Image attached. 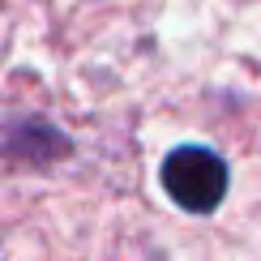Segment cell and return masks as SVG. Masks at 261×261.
Returning a JSON list of instances; mask_svg holds the SVG:
<instances>
[{"label":"cell","mask_w":261,"mask_h":261,"mask_svg":"<svg viewBox=\"0 0 261 261\" xmlns=\"http://www.w3.org/2000/svg\"><path fill=\"white\" fill-rule=\"evenodd\" d=\"M163 193L189 214H210L227 197V163L210 146H176L163 159Z\"/></svg>","instance_id":"cell-1"},{"label":"cell","mask_w":261,"mask_h":261,"mask_svg":"<svg viewBox=\"0 0 261 261\" xmlns=\"http://www.w3.org/2000/svg\"><path fill=\"white\" fill-rule=\"evenodd\" d=\"M0 154L56 163V154H69V141H64L47 120H17V124L5 120L0 124Z\"/></svg>","instance_id":"cell-2"}]
</instances>
